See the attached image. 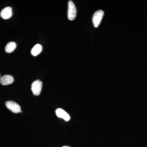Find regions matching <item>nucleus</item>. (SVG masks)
<instances>
[{
  "mask_svg": "<svg viewBox=\"0 0 147 147\" xmlns=\"http://www.w3.org/2000/svg\"><path fill=\"white\" fill-rule=\"evenodd\" d=\"M1 16L3 19H7L11 18L12 16V8L10 7H7L3 9L1 11Z\"/></svg>",
  "mask_w": 147,
  "mask_h": 147,
  "instance_id": "5",
  "label": "nucleus"
},
{
  "mask_svg": "<svg viewBox=\"0 0 147 147\" xmlns=\"http://www.w3.org/2000/svg\"><path fill=\"white\" fill-rule=\"evenodd\" d=\"M103 15L104 12L103 11L101 10H98L94 13L92 20L94 27L97 28L99 26Z\"/></svg>",
  "mask_w": 147,
  "mask_h": 147,
  "instance_id": "2",
  "label": "nucleus"
},
{
  "mask_svg": "<svg viewBox=\"0 0 147 147\" xmlns=\"http://www.w3.org/2000/svg\"><path fill=\"white\" fill-rule=\"evenodd\" d=\"M16 44L14 42L11 41V42H9L5 47V50L6 52L7 53H11L13 52V50L16 49Z\"/></svg>",
  "mask_w": 147,
  "mask_h": 147,
  "instance_id": "8",
  "label": "nucleus"
},
{
  "mask_svg": "<svg viewBox=\"0 0 147 147\" xmlns=\"http://www.w3.org/2000/svg\"><path fill=\"white\" fill-rule=\"evenodd\" d=\"M76 9L75 5L73 1H69L68 3V11L67 17L70 21H73L76 18Z\"/></svg>",
  "mask_w": 147,
  "mask_h": 147,
  "instance_id": "1",
  "label": "nucleus"
},
{
  "mask_svg": "<svg viewBox=\"0 0 147 147\" xmlns=\"http://www.w3.org/2000/svg\"><path fill=\"white\" fill-rule=\"evenodd\" d=\"M42 50V47L40 44H37L33 47L31 50V54L34 56H36L41 53Z\"/></svg>",
  "mask_w": 147,
  "mask_h": 147,
  "instance_id": "9",
  "label": "nucleus"
},
{
  "mask_svg": "<svg viewBox=\"0 0 147 147\" xmlns=\"http://www.w3.org/2000/svg\"><path fill=\"white\" fill-rule=\"evenodd\" d=\"M55 113L58 117L63 119L65 121H68L70 120V117L69 115L62 109L58 108L56 110Z\"/></svg>",
  "mask_w": 147,
  "mask_h": 147,
  "instance_id": "6",
  "label": "nucleus"
},
{
  "mask_svg": "<svg viewBox=\"0 0 147 147\" xmlns=\"http://www.w3.org/2000/svg\"><path fill=\"white\" fill-rule=\"evenodd\" d=\"M63 147H70L68 146H63Z\"/></svg>",
  "mask_w": 147,
  "mask_h": 147,
  "instance_id": "10",
  "label": "nucleus"
},
{
  "mask_svg": "<svg viewBox=\"0 0 147 147\" xmlns=\"http://www.w3.org/2000/svg\"><path fill=\"white\" fill-rule=\"evenodd\" d=\"M1 74H0V79H1Z\"/></svg>",
  "mask_w": 147,
  "mask_h": 147,
  "instance_id": "11",
  "label": "nucleus"
},
{
  "mask_svg": "<svg viewBox=\"0 0 147 147\" xmlns=\"http://www.w3.org/2000/svg\"><path fill=\"white\" fill-rule=\"evenodd\" d=\"M14 79L13 77L10 75H4L1 77L0 83L3 86L9 85L13 83Z\"/></svg>",
  "mask_w": 147,
  "mask_h": 147,
  "instance_id": "7",
  "label": "nucleus"
},
{
  "mask_svg": "<svg viewBox=\"0 0 147 147\" xmlns=\"http://www.w3.org/2000/svg\"><path fill=\"white\" fill-rule=\"evenodd\" d=\"M5 105L9 110L14 113H18L21 112V107L18 103L14 101L9 100L5 102Z\"/></svg>",
  "mask_w": 147,
  "mask_h": 147,
  "instance_id": "4",
  "label": "nucleus"
},
{
  "mask_svg": "<svg viewBox=\"0 0 147 147\" xmlns=\"http://www.w3.org/2000/svg\"><path fill=\"white\" fill-rule=\"evenodd\" d=\"M42 83L39 80L34 81L32 84L31 90L33 94L38 96L41 92L42 88Z\"/></svg>",
  "mask_w": 147,
  "mask_h": 147,
  "instance_id": "3",
  "label": "nucleus"
}]
</instances>
